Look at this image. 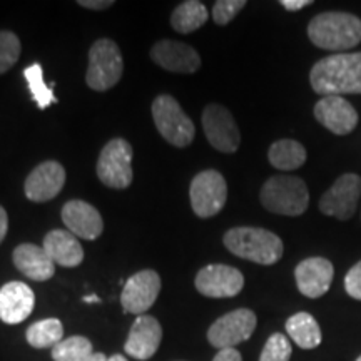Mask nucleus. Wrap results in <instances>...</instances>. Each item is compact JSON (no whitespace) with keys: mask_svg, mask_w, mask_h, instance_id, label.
Wrapping results in <instances>:
<instances>
[{"mask_svg":"<svg viewBox=\"0 0 361 361\" xmlns=\"http://www.w3.org/2000/svg\"><path fill=\"white\" fill-rule=\"evenodd\" d=\"M311 87L319 96L361 94V52H341L319 59L311 67Z\"/></svg>","mask_w":361,"mask_h":361,"instance_id":"f257e3e1","label":"nucleus"},{"mask_svg":"<svg viewBox=\"0 0 361 361\" xmlns=\"http://www.w3.org/2000/svg\"><path fill=\"white\" fill-rule=\"evenodd\" d=\"M308 37L323 51L346 52L361 42V19L350 12H322L308 24Z\"/></svg>","mask_w":361,"mask_h":361,"instance_id":"f03ea898","label":"nucleus"},{"mask_svg":"<svg viewBox=\"0 0 361 361\" xmlns=\"http://www.w3.org/2000/svg\"><path fill=\"white\" fill-rule=\"evenodd\" d=\"M223 243L228 251L238 258L263 266L276 264L284 252V245L278 234L251 226L229 229L224 234Z\"/></svg>","mask_w":361,"mask_h":361,"instance_id":"7ed1b4c3","label":"nucleus"},{"mask_svg":"<svg viewBox=\"0 0 361 361\" xmlns=\"http://www.w3.org/2000/svg\"><path fill=\"white\" fill-rule=\"evenodd\" d=\"M261 204L266 211L281 216H301L310 206L306 183L296 176H273L261 188Z\"/></svg>","mask_w":361,"mask_h":361,"instance_id":"20e7f679","label":"nucleus"},{"mask_svg":"<svg viewBox=\"0 0 361 361\" xmlns=\"http://www.w3.org/2000/svg\"><path fill=\"white\" fill-rule=\"evenodd\" d=\"M124 59L119 45L111 39H99L89 51V69L85 82L97 92L114 87L123 78Z\"/></svg>","mask_w":361,"mask_h":361,"instance_id":"39448f33","label":"nucleus"},{"mask_svg":"<svg viewBox=\"0 0 361 361\" xmlns=\"http://www.w3.org/2000/svg\"><path fill=\"white\" fill-rule=\"evenodd\" d=\"M152 119L162 137L176 147L191 146L196 135L194 123L179 102L169 94L157 96L152 102Z\"/></svg>","mask_w":361,"mask_h":361,"instance_id":"423d86ee","label":"nucleus"},{"mask_svg":"<svg viewBox=\"0 0 361 361\" xmlns=\"http://www.w3.org/2000/svg\"><path fill=\"white\" fill-rule=\"evenodd\" d=\"M189 197L194 214L202 219L213 218L221 213L228 201V184L224 176L216 169L201 171L191 180Z\"/></svg>","mask_w":361,"mask_h":361,"instance_id":"0eeeda50","label":"nucleus"},{"mask_svg":"<svg viewBox=\"0 0 361 361\" xmlns=\"http://www.w3.org/2000/svg\"><path fill=\"white\" fill-rule=\"evenodd\" d=\"M133 147L126 139L116 137L104 146L97 159V178L104 186L126 189L133 183Z\"/></svg>","mask_w":361,"mask_h":361,"instance_id":"6e6552de","label":"nucleus"},{"mask_svg":"<svg viewBox=\"0 0 361 361\" xmlns=\"http://www.w3.org/2000/svg\"><path fill=\"white\" fill-rule=\"evenodd\" d=\"M256 324H258V318L255 311L247 308L234 310L211 324V328L207 329V341L218 350L236 348L239 343L250 340Z\"/></svg>","mask_w":361,"mask_h":361,"instance_id":"1a4fd4ad","label":"nucleus"},{"mask_svg":"<svg viewBox=\"0 0 361 361\" xmlns=\"http://www.w3.org/2000/svg\"><path fill=\"white\" fill-rule=\"evenodd\" d=\"M361 196V178L358 174L346 173L338 178L333 186L319 200V211L340 221H350L358 209Z\"/></svg>","mask_w":361,"mask_h":361,"instance_id":"9d476101","label":"nucleus"},{"mask_svg":"<svg viewBox=\"0 0 361 361\" xmlns=\"http://www.w3.org/2000/svg\"><path fill=\"white\" fill-rule=\"evenodd\" d=\"M202 129L211 146L224 154H233L241 144V133L231 112L219 104H209L202 112Z\"/></svg>","mask_w":361,"mask_h":361,"instance_id":"9b49d317","label":"nucleus"},{"mask_svg":"<svg viewBox=\"0 0 361 361\" xmlns=\"http://www.w3.org/2000/svg\"><path fill=\"white\" fill-rule=\"evenodd\" d=\"M194 286L202 296L234 298L245 288V276L233 266L228 264H207L196 274Z\"/></svg>","mask_w":361,"mask_h":361,"instance_id":"f8f14e48","label":"nucleus"},{"mask_svg":"<svg viewBox=\"0 0 361 361\" xmlns=\"http://www.w3.org/2000/svg\"><path fill=\"white\" fill-rule=\"evenodd\" d=\"M159 291V274L152 269H142L126 281L121 293V305L126 313L141 316L156 303Z\"/></svg>","mask_w":361,"mask_h":361,"instance_id":"ddd939ff","label":"nucleus"},{"mask_svg":"<svg viewBox=\"0 0 361 361\" xmlns=\"http://www.w3.org/2000/svg\"><path fill=\"white\" fill-rule=\"evenodd\" d=\"M314 119L336 135H348L358 126V112L341 96H324L314 104Z\"/></svg>","mask_w":361,"mask_h":361,"instance_id":"4468645a","label":"nucleus"},{"mask_svg":"<svg viewBox=\"0 0 361 361\" xmlns=\"http://www.w3.org/2000/svg\"><path fill=\"white\" fill-rule=\"evenodd\" d=\"M335 278V266L326 258L314 256L306 258L295 268L296 286L310 300H318L326 295Z\"/></svg>","mask_w":361,"mask_h":361,"instance_id":"2eb2a0df","label":"nucleus"},{"mask_svg":"<svg viewBox=\"0 0 361 361\" xmlns=\"http://www.w3.org/2000/svg\"><path fill=\"white\" fill-rule=\"evenodd\" d=\"M151 59L162 69L174 74H194L201 67V57L196 49L169 39L154 44Z\"/></svg>","mask_w":361,"mask_h":361,"instance_id":"dca6fc26","label":"nucleus"},{"mask_svg":"<svg viewBox=\"0 0 361 361\" xmlns=\"http://www.w3.org/2000/svg\"><path fill=\"white\" fill-rule=\"evenodd\" d=\"M66 184V169L61 162L45 161L25 179V196L34 202L51 201Z\"/></svg>","mask_w":361,"mask_h":361,"instance_id":"f3484780","label":"nucleus"},{"mask_svg":"<svg viewBox=\"0 0 361 361\" xmlns=\"http://www.w3.org/2000/svg\"><path fill=\"white\" fill-rule=\"evenodd\" d=\"M162 340V328L154 316L141 314L135 318L130 328L128 341H126V353L139 361H146L156 355Z\"/></svg>","mask_w":361,"mask_h":361,"instance_id":"a211bd4d","label":"nucleus"},{"mask_svg":"<svg viewBox=\"0 0 361 361\" xmlns=\"http://www.w3.org/2000/svg\"><path fill=\"white\" fill-rule=\"evenodd\" d=\"M62 221L75 238L97 239L104 231V221L99 211L89 202L80 200L67 201L62 207Z\"/></svg>","mask_w":361,"mask_h":361,"instance_id":"6ab92c4d","label":"nucleus"},{"mask_svg":"<svg viewBox=\"0 0 361 361\" xmlns=\"http://www.w3.org/2000/svg\"><path fill=\"white\" fill-rule=\"evenodd\" d=\"M35 305L34 291L25 283L11 281L0 288V319L7 324L25 322Z\"/></svg>","mask_w":361,"mask_h":361,"instance_id":"aec40b11","label":"nucleus"},{"mask_svg":"<svg viewBox=\"0 0 361 361\" xmlns=\"http://www.w3.org/2000/svg\"><path fill=\"white\" fill-rule=\"evenodd\" d=\"M13 264L20 271L24 276L34 281H47L56 274V264L49 258L44 247L37 245H30V243H24V245L17 246L12 255Z\"/></svg>","mask_w":361,"mask_h":361,"instance_id":"412c9836","label":"nucleus"},{"mask_svg":"<svg viewBox=\"0 0 361 361\" xmlns=\"http://www.w3.org/2000/svg\"><path fill=\"white\" fill-rule=\"evenodd\" d=\"M44 250L54 264L75 268L84 261V250L79 239L67 229H54L44 238Z\"/></svg>","mask_w":361,"mask_h":361,"instance_id":"4be33fe9","label":"nucleus"},{"mask_svg":"<svg viewBox=\"0 0 361 361\" xmlns=\"http://www.w3.org/2000/svg\"><path fill=\"white\" fill-rule=\"evenodd\" d=\"M286 333L301 350H314L322 345V328L313 314L301 311L288 318Z\"/></svg>","mask_w":361,"mask_h":361,"instance_id":"5701e85b","label":"nucleus"},{"mask_svg":"<svg viewBox=\"0 0 361 361\" xmlns=\"http://www.w3.org/2000/svg\"><path fill=\"white\" fill-rule=\"evenodd\" d=\"M268 159L271 166L281 171L300 169L308 159V152L301 142L293 139H281L271 144L268 151Z\"/></svg>","mask_w":361,"mask_h":361,"instance_id":"b1692460","label":"nucleus"},{"mask_svg":"<svg viewBox=\"0 0 361 361\" xmlns=\"http://www.w3.org/2000/svg\"><path fill=\"white\" fill-rule=\"evenodd\" d=\"M207 17H209V12L204 4L197 0H186L174 8L171 16V25L176 32L191 34L206 24Z\"/></svg>","mask_w":361,"mask_h":361,"instance_id":"393cba45","label":"nucleus"},{"mask_svg":"<svg viewBox=\"0 0 361 361\" xmlns=\"http://www.w3.org/2000/svg\"><path fill=\"white\" fill-rule=\"evenodd\" d=\"M25 338L32 348H54L64 338V326L57 318L40 319L27 328Z\"/></svg>","mask_w":361,"mask_h":361,"instance_id":"a878e982","label":"nucleus"},{"mask_svg":"<svg viewBox=\"0 0 361 361\" xmlns=\"http://www.w3.org/2000/svg\"><path fill=\"white\" fill-rule=\"evenodd\" d=\"M92 355V343L85 336H71L52 348L54 361H87Z\"/></svg>","mask_w":361,"mask_h":361,"instance_id":"bb28decb","label":"nucleus"},{"mask_svg":"<svg viewBox=\"0 0 361 361\" xmlns=\"http://www.w3.org/2000/svg\"><path fill=\"white\" fill-rule=\"evenodd\" d=\"M24 78L29 84L30 92H32L34 101L37 102L39 109H47L54 102H57L56 96H54L52 89L44 82V71L40 64H32L24 71Z\"/></svg>","mask_w":361,"mask_h":361,"instance_id":"cd10ccee","label":"nucleus"},{"mask_svg":"<svg viewBox=\"0 0 361 361\" xmlns=\"http://www.w3.org/2000/svg\"><path fill=\"white\" fill-rule=\"evenodd\" d=\"M20 40L11 30H0V74H6L20 57Z\"/></svg>","mask_w":361,"mask_h":361,"instance_id":"c85d7f7f","label":"nucleus"},{"mask_svg":"<svg viewBox=\"0 0 361 361\" xmlns=\"http://www.w3.org/2000/svg\"><path fill=\"white\" fill-rule=\"evenodd\" d=\"M291 353L290 340L283 333H273L261 351L259 361H290Z\"/></svg>","mask_w":361,"mask_h":361,"instance_id":"c756f323","label":"nucleus"},{"mask_svg":"<svg viewBox=\"0 0 361 361\" xmlns=\"http://www.w3.org/2000/svg\"><path fill=\"white\" fill-rule=\"evenodd\" d=\"M245 7L246 0H218L213 7V20L218 25H228Z\"/></svg>","mask_w":361,"mask_h":361,"instance_id":"7c9ffc66","label":"nucleus"},{"mask_svg":"<svg viewBox=\"0 0 361 361\" xmlns=\"http://www.w3.org/2000/svg\"><path fill=\"white\" fill-rule=\"evenodd\" d=\"M345 290L353 300L361 301V261H358L345 276Z\"/></svg>","mask_w":361,"mask_h":361,"instance_id":"2f4dec72","label":"nucleus"},{"mask_svg":"<svg viewBox=\"0 0 361 361\" xmlns=\"http://www.w3.org/2000/svg\"><path fill=\"white\" fill-rule=\"evenodd\" d=\"M78 4L85 8H90V11H104V8L114 6L112 0H79Z\"/></svg>","mask_w":361,"mask_h":361,"instance_id":"473e14b6","label":"nucleus"},{"mask_svg":"<svg viewBox=\"0 0 361 361\" xmlns=\"http://www.w3.org/2000/svg\"><path fill=\"white\" fill-rule=\"evenodd\" d=\"M213 361H243V356L236 348H226V350H219L218 355L213 358Z\"/></svg>","mask_w":361,"mask_h":361,"instance_id":"72a5a7b5","label":"nucleus"},{"mask_svg":"<svg viewBox=\"0 0 361 361\" xmlns=\"http://www.w3.org/2000/svg\"><path fill=\"white\" fill-rule=\"evenodd\" d=\"M281 7H284L286 8L288 12H298V11H301V8H305V7H308V6H311V0H281Z\"/></svg>","mask_w":361,"mask_h":361,"instance_id":"f704fd0d","label":"nucleus"},{"mask_svg":"<svg viewBox=\"0 0 361 361\" xmlns=\"http://www.w3.org/2000/svg\"><path fill=\"white\" fill-rule=\"evenodd\" d=\"M7 229H8V218H7V213H6V209H4V207L0 206V243H2L4 239H6Z\"/></svg>","mask_w":361,"mask_h":361,"instance_id":"c9c22d12","label":"nucleus"},{"mask_svg":"<svg viewBox=\"0 0 361 361\" xmlns=\"http://www.w3.org/2000/svg\"><path fill=\"white\" fill-rule=\"evenodd\" d=\"M87 361H107V356L104 353H94Z\"/></svg>","mask_w":361,"mask_h":361,"instance_id":"e433bc0d","label":"nucleus"},{"mask_svg":"<svg viewBox=\"0 0 361 361\" xmlns=\"http://www.w3.org/2000/svg\"><path fill=\"white\" fill-rule=\"evenodd\" d=\"M85 303H99V296L90 295V296H84Z\"/></svg>","mask_w":361,"mask_h":361,"instance_id":"4c0bfd02","label":"nucleus"},{"mask_svg":"<svg viewBox=\"0 0 361 361\" xmlns=\"http://www.w3.org/2000/svg\"><path fill=\"white\" fill-rule=\"evenodd\" d=\"M107 361H128V358L123 355H112L111 358H107Z\"/></svg>","mask_w":361,"mask_h":361,"instance_id":"58836bf2","label":"nucleus"},{"mask_svg":"<svg viewBox=\"0 0 361 361\" xmlns=\"http://www.w3.org/2000/svg\"><path fill=\"white\" fill-rule=\"evenodd\" d=\"M356 361H361V355L358 356V358H356Z\"/></svg>","mask_w":361,"mask_h":361,"instance_id":"ea45409f","label":"nucleus"}]
</instances>
